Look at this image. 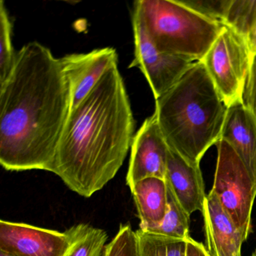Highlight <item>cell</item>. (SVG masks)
I'll use <instances>...</instances> for the list:
<instances>
[{"label": "cell", "instance_id": "cell-4", "mask_svg": "<svg viewBox=\"0 0 256 256\" xmlns=\"http://www.w3.org/2000/svg\"><path fill=\"white\" fill-rule=\"evenodd\" d=\"M134 7L160 52L192 62L203 59L224 26L205 18L179 0H138Z\"/></svg>", "mask_w": 256, "mask_h": 256}, {"label": "cell", "instance_id": "cell-21", "mask_svg": "<svg viewBox=\"0 0 256 256\" xmlns=\"http://www.w3.org/2000/svg\"><path fill=\"white\" fill-rule=\"evenodd\" d=\"M182 5L205 18L224 24L232 0H179Z\"/></svg>", "mask_w": 256, "mask_h": 256}, {"label": "cell", "instance_id": "cell-3", "mask_svg": "<svg viewBox=\"0 0 256 256\" xmlns=\"http://www.w3.org/2000/svg\"><path fill=\"white\" fill-rule=\"evenodd\" d=\"M228 108L200 61L156 100L155 114L169 148L188 162L200 164L221 139Z\"/></svg>", "mask_w": 256, "mask_h": 256}, {"label": "cell", "instance_id": "cell-15", "mask_svg": "<svg viewBox=\"0 0 256 256\" xmlns=\"http://www.w3.org/2000/svg\"><path fill=\"white\" fill-rule=\"evenodd\" d=\"M66 232L70 246L65 256H104L108 238L106 230L82 223Z\"/></svg>", "mask_w": 256, "mask_h": 256}, {"label": "cell", "instance_id": "cell-26", "mask_svg": "<svg viewBox=\"0 0 256 256\" xmlns=\"http://www.w3.org/2000/svg\"><path fill=\"white\" fill-rule=\"evenodd\" d=\"M251 256H256V248L254 250V251L253 252Z\"/></svg>", "mask_w": 256, "mask_h": 256}, {"label": "cell", "instance_id": "cell-16", "mask_svg": "<svg viewBox=\"0 0 256 256\" xmlns=\"http://www.w3.org/2000/svg\"><path fill=\"white\" fill-rule=\"evenodd\" d=\"M138 256H186L187 240L170 238L139 228Z\"/></svg>", "mask_w": 256, "mask_h": 256}, {"label": "cell", "instance_id": "cell-23", "mask_svg": "<svg viewBox=\"0 0 256 256\" xmlns=\"http://www.w3.org/2000/svg\"><path fill=\"white\" fill-rule=\"evenodd\" d=\"M186 256H210L206 246L203 244L194 240L192 238L186 240Z\"/></svg>", "mask_w": 256, "mask_h": 256}, {"label": "cell", "instance_id": "cell-24", "mask_svg": "<svg viewBox=\"0 0 256 256\" xmlns=\"http://www.w3.org/2000/svg\"><path fill=\"white\" fill-rule=\"evenodd\" d=\"M247 42H248V47H250L251 54H256V23L254 28L252 30L251 32L247 38Z\"/></svg>", "mask_w": 256, "mask_h": 256}, {"label": "cell", "instance_id": "cell-5", "mask_svg": "<svg viewBox=\"0 0 256 256\" xmlns=\"http://www.w3.org/2000/svg\"><path fill=\"white\" fill-rule=\"evenodd\" d=\"M251 58L247 40L224 25L200 60L228 108L242 102Z\"/></svg>", "mask_w": 256, "mask_h": 256}, {"label": "cell", "instance_id": "cell-2", "mask_svg": "<svg viewBox=\"0 0 256 256\" xmlns=\"http://www.w3.org/2000/svg\"><path fill=\"white\" fill-rule=\"evenodd\" d=\"M134 120L118 65L71 109L52 173L77 194L90 198L119 172L134 138Z\"/></svg>", "mask_w": 256, "mask_h": 256}, {"label": "cell", "instance_id": "cell-18", "mask_svg": "<svg viewBox=\"0 0 256 256\" xmlns=\"http://www.w3.org/2000/svg\"><path fill=\"white\" fill-rule=\"evenodd\" d=\"M13 24L4 0L0 2V84L10 76L16 64L17 53L12 44Z\"/></svg>", "mask_w": 256, "mask_h": 256}, {"label": "cell", "instance_id": "cell-11", "mask_svg": "<svg viewBox=\"0 0 256 256\" xmlns=\"http://www.w3.org/2000/svg\"><path fill=\"white\" fill-rule=\"evenodd\" d=\"M206 248L210 256H242L246 240L230 216L212 192L206 196L202 209Z\"/></svg>", "mask_w": 256, "mask_h": 256}, {"label": "cell", "instance_id": "cell-8", "mask_svg": "<svg viewBox=\"0 0 256 256\" xmlns=\"http://www.w3.org/2000/svg\"><path fill=\"white\" fill-rule=\"evenodd\" d=\"M126 184L130 188L148 178L166 180L169 146L156 115L146 118L132 143Z\"/></svg>", "mask_w": 256, "mask_h": 256}, {"label": "cell", "instance_id": "cell-17", "mask_svg": "<svg viewBox=\"0 0 256 256\" xmlns=\"http://www.w3.org/2000/svg\"><path fill=\"white\" fill-rule=\"evenodd\" d=\"M166 186L168 206L166 216L161 224L149 232L178 239L188 240L191 238L190 235V216L182 208L167 184Z\"/></svg>", "mask_w": 256, "mask_h": 256}, {"label": "cell", "instance_id": "cell-25", "mask_svg": "<svg viewBox=\"0 0 256 256\" xmlns=\"http://www.w3.org/2000/svg\"><path fill=\"white\" fill-rule=\"evenodd\" d=\"M0 256H14L10 253L0 251Z\"/></svg>", "mask_w": 256, "mask_h": 256}, {"label": "cell", "instance_id": "cell-19", "mask_svg": "<svg viewBox=\"0 0 256 256\" xmlns=\"http://www.w3.org/2000/svg\"><path fill=\"white\" fill-rule=\"evenodd\" d=\"M256 23V0H232L224 24L247 40Z\"/></svg>", "mask_w": 256, "mask_h": 256}, {"label": "cell", "instance_id": "cell-7", "mask_svg": "<svg viewBox=\"0 0 256 256\" xmlns=\"http://www.w3.org/2000/svg\"><path fill=\"white\" fill-rule=\"evenodd\" d=\"M132 26L134 58L128 68H138L149 83L155 100L168 91L194 62L160 52L146 32L138 10L134 7Z\"/></svg>", "mask_w": 256, "mask_h": 256}, {"label": "cell", "instance_id": "cell-9", "mask_svg": "<svg viewBox=\"0 0 256 256\" xmlns=\"http://www.w3.org/2000/svg\"><path fill=\"white\" fill-rule=\"evenodd\" d=\"M70 246V236L66 230L0 222V251L14 256H65Z\"/></svg>", "mask_w": 256, "mask_h": 256}, {"label": "cell", "instance_id": "cell-12", "mask_svg": "<svg viewBox=\"0 0 256 256\" xmlns=\"http://www.w3.org/2000/svg\"><path fill=\"white\" fill-rule=\"evenodd\" d=\"M164 180L188 215L202 212L206 194L200 164L188 162L169 148Z\"/></svg>", "mask_w": 256, "mask_h": 256}, {"label": "cell", "instance_id": "cell-20", "mask_svg": "<svg viewBox=\"0 0 256 256\" xmlns=\"http://www.w3.org/2000/svg\"><path fill=\"white\" fill-rule=\"evenodd\" d=\"M104 256H138L137 235L130 223L120 226L118 233L106 246Z\"/></svg>", "mask_w": 256, "mask_h": 256}, {"label": "cell", "instance_id": "cell-14", "mask_svg": "<svg viewBox=\"0 0 256 256\" xmlns=\"http://www.w3.org/2000/svg\"><path fill=\"white\" fill-rule=\"evenodd\" d=\"M130 190L140 218V229L149 232L158 227L167 210L166 180L160 178H148L136 182Z\"/></svg>", "mask_w": 256, "mask_h": 256}, {"label": "cell", "instance_id": "cell-22", "mask_svg": "<svg viewBox=\"0 0 256 256\" xmlns=\"http://www.w3.org/2000/svg\"><path fill=\"white\" fill-rule=\"evenodd\" d=\"M242 102L247 108L251 110L256 115V54L252 55Z\"/></svg>", "mask_w": 256, "mask_h": 256}, {"label": "cell", "instance_id": "cell-10", "mask_svg": "<svg viewBox=\"0 0 256 256\" xmlns=\"http://www.w3.org/2000/svg\"><path fill=\"white\" fill-rule=\"evenodd\" d=\"M71 88L72 108L92 90L103 74L118 65V55L114 48L95 49L84 54H72L60 58Z\"/></svg>", "mask_w": 256, "mask_h": 256}, {"label": "cell", "instance_id": "cell-1", "mask_svg": "<svg viewBox=\"0 0 256 256\" xmlns=\"http://www.w3.org/2000/svg\"><path fill=\"white\" fill-rule=\"evenodd\" d=\"M71 109V88L60 58L37 42L25 44L0 84L2 168L52 172Z\"/></svg>", "mask_w": 256, "mask_h": 256}, {"label": "cell", "instance_id": "cell-13", "mask_svg": "<svg viewBox=\"0 0 256 256\" xmlns=\"http://www.w3.org/2000/svg\"><path fill=\"white\" fill-rule=\"evenodd\" d=\"M221 139L232 146L256 185V115L242 102L230 106Z\"/></svg>", "mask_w": 256, "mask_h": 256}, {"label": "cell", "instance_id": "cell-6", "mask_svg": "<svg viewBox=\"0 0 256 256\" xmlns=\"http://www.w3.org/2000/svg\"><path fill=\"white\" fill-rule=\"evenodd\" d=\"M216 166L211 192L246 240L251 232V216L256 185L232 146L220 139L216 144Z\"/></svg>", "mask_w": 256, "mask_h": 256}]
</instances>
